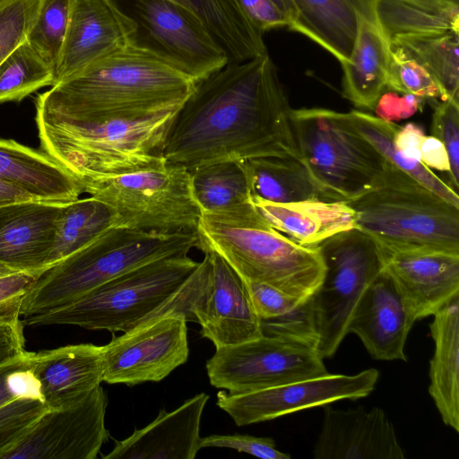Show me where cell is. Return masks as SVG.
Wrapping results in <instances>:
<instances>
[{"mask_svg":"<svg viewBox=\"0 0 459 459\" xmlns=\"http://www.w3.org/2000/svg\"><path fill=\"white\" fill-rule=\"evenodd\" d=\"M291 108L268 52L198 81L169 126L164 157L189 170L221 161L299 160Z\"/></svg>","mask_w":459,"mask_h":459,"instance_id":"cell-1","label":"cell"},{"mask_svg":"<svg viewBox=\"0 0 459 459\" xmlns=\"http://www.w3.org/2000/svg\"><path fill=\"white\" fill-rule=\"evenodd\" d=\"M196 82L128 45L58 82L36 102L78 120H138L179 109Z\"/></svg>","mask_w":459,"mask_h":459,"instance_id":"cell-2","label":"cell"},{"mask_svg":"<svg viewBox=\"0 0 459 459\" xmlns=\"http://www.w3.org/2000/svg\"><path fill=\"white\" fill-rule=\"evenodd\" d=\"M210 271L187 255L163 257L134 267L66 305L24 318L31 326L73 325L89 330L127 332L167 315L195 322L194 310Z\"/></svg>","mask_w":459,"mask_h":459,"instance_id":"cell-3","label":"cell"},{"mask_svg":"<svg viewBox=\"0 0 459 459\" xmlns=\"http://www.w3.org/2000/svg\"><path fill=\"white\" fill-rule=\"evenodd\" d=\"M41 151L83 188L89 181L167 162L164 147L178 110L138 120L91 122L69 117L36 102Z\"/></svg>","mask_w":459,"mask_h":459,"instance_id":"cell-4","label":"cell"},{"mask_svg":"<svg viewBox=\"0 0 459 459\" xmlns=\"http://www.w3.org/2000/svg\"><path fill=\"white\" fill-rule=\"evenodd\" d=\"M198 248L221 255L244 280L307 299L325 264L316 246L306 247L273 229L254 204L230 214L202 212Z\"/></svg>","mask_w":459,"mask_h":459,"instance_id":"cell-5","label":"cell"},{"mask_svg":"<svg viewBox=\"0 0 459 459\" xmlns=\"http://www.w3.org/2000/svg\"><path fill=\"white\" fill-rule=\"evenodd\" d=\"M198 245L196 232L163 234L113 226L45 270L23 300L21 315L28 317L66 305L134 267L188 255Z\"/></svg>","mask_w":459,"mask_h":459,"instance_id":"cell-6","label":"cell"},{"mask_svg":"<svg viewBox=\"0 0 459 459\" xmlns=\"http://www.w3.org/2000/svg\"><path fill=\"white\" fill-rule=\"evenodd\" d=\"M345 203L355 212L356 228L385 252L459 254V207L390 163L377 186Z\"/></svg>","mask_w":459,"mask_h":459,"instance_id":"cell-7","label":"cell"},{"mask_svg":"<svg viewBox=\"0 0 459 459\" xmlns=\"http://www.w3.org/2000/svg\"><path fill=\"white\" fill-rule=\"evenodd\" d=\"M299 161L326 201L347 202L377 186L389 162L351 125L347 113L291 109Z\"/></svg>","mask_w":459,"mask_h":459,"instance_id":"cell-8","label":"cell"},{"mask_svg":"<svg viewBox=\"0 0 459 459\" xmlns=\"http://www.w3.org/2000/svg\"><path fill=\"white\" fill-rule=\"evenodd\" d=\"M104 203L113 226L163 234L196 232L202 210L188 169L165 164L83 185V193Z\"/></svg>","mask_w":459,"mask_h":459,"instance_id":"cell-9","label":"cell"},{"mask_svg":"<svg viewBox=\"0 0 459 459\" xmlns=\"http://www.w3.org/2000/svg\"><path fill=\"white\" fill-rule=\"evenodd\" d=\"M316 247L325 273L310 304L317 335L316 350L326 359L337 351L349 333L361 296L385 267V255L372 237L357 228L339 232Z\"/></svg>","mask_w":459,"mask_h":459,"instance_id":"cell-10","label":"cell"},{"mask_svg":"<svg viewBox=\"0 0 459 459\" xmlns=\"http://www.w3.org/2000/svg\"><path fill=\"white\" fill-rule=\"evenodd\" d=\"M132 25L130 45L198 82L229 64L201 18L173 0H112Z\"/></svg>","mask_w":459,"mask_h":459,"instance_id":"cell-11","label":"cell"},{"mask_svg":"<svg viewBox=\"0 0 459 459\" xmlns=\"http://www.w3.org/2000/svg\"><path fill=\"white\" fill-rule=\"evenodd\" d=\"M323 359L312 346L262 335L217 348L205 367L214 387L243 394L325 375Z\"/></svg>","mask_w":459,"mask_h":459,"instance_id":"cell-12","label":"cell"},{"mask_svg":"<svg viewBox=\"0 0 459 459\" xmlns=\"http://www.w3.org/2000/svg\"><path fill=\"white\" fill-rule=\"evenodd\" d=\"M107 406L99 385L69 406L48 409L0 459H95L110 437Z\"/></svg>","mask_w":459,"mask_h":459,"instance_id":"cell-13","label":"cell"},{"mask_svg":"<svg viewBox=\"0 0 459 459\" xmlns=\"http://www.w3.org/2000/svg\"><path fill=\"white\" fill-rule=\"evenodd\" d=\"M186 322L167 315L114 337L103 346L102 381L135 385L163 380L188 359Z\"/></svg>","mask_w":459,"mask_h":459,"instance_id":"cell-14","label":"cell"},{"mask_svg":"<svg viewBox=\"0 0 459 459\" xmlns=\"http://www.w3.org/2000/svg\"><path fill=\"white\" fill-rule=\"evenodd\" d=\"M379 377L376 368L355 375L331 374L243 394L217 393V405L237 426L273 420L344 399L368 396Z\"/></svg>","mask_w":459,"mask_h":459,"instance_id":"cell-15","label":"cell"},{"mask_svg":"<svg viewBox=\"0 0 459 459\" xmlns=\"http://www.w3.org/2000/svg\"><path fill=\"white\" fill-rule=\"evenodd\" d=\"M203 252L209 256L210 271L194 310L201 335L215 349L261 337L260 319L244 279L216 252Z\"/></svg>","mask_w":459,"mask_h":459,"instance_id":"cell-16","label":"cell"},{"mask_svg":"<svg viewBox=\"0 0 459 459\" xmlns=\"http://www.w3.org/2000/svg\"><path fill=\"white\" fill-rule=\"evenodd\" d=\"M132 30L112 0H71L56 83L130 45Z\"/></svg>","mask_w":459,"mask_h":459,"instance_id":"cell-17","label":"cell"},{"mask_svg":"<svg viewBox=\"0 0 459 459\" xmlns=\"http://www.w3.org/2000/svg\"><path fill=\"white\" fill-rule=\"evenodd\" d=\"M416 322L394 277L385 267L361 296L348 326L376 359L406 361L404 346Z\"/></svg>","mask_w":459,"mask_h":459,"instance_id":"cell-18","label":"cell"},{"mask_svg":"<svg viewBox=\"0 0 459 459\" xmlns=\"http://www.w3.org/2000/svg\"><path fill=\"white\" fill-rule=\"evenodd\" d=\"M316 459H403L393 423L377 407H325L315 444Z\"/></svg>","mask_w":459,"mask_h":459,"instance_id":"cell-19","label":"cell"},{"mask_svg":"<svg viewBox=\"0 0 459 459\" xmlns=\"http://www.w3.org/2000/svg\"><path fill=\"white\" fill-rule=\"evenodd\" d=\"M385 255V267L416 321L433 316L459 294V254L417 250Z\"/></svg>","mask_w":459,"mask_h":459,"instance_id":"cell-20","label":"cell"},{"mask_svg":"<svg viewBox=\"0 0 459 459\" xmlns=\"http://www.w3.org/2000/svg\"><path fill=\"white\" fill-rule=\"evenodd\" d=\"M65 203L30 200L0 206V263L25 272H44Z\"/></svg>","mask_w":459,"mask_h":459,"instance_id":"cell-21","label":"cell"},{"mask_svg":"<svg viewBox=\"0 0 459 459\" xmlns=\"http://www.w3.org/2000/svg\"><path fill=\"white\" fill-rule=\"evenodd\" d=\"M209 399L200 393L172 411L117 441L104 459H194L200 448V424Z\"/></svg>","mask_w":459,"mask_h":459,"instance_id":"cell-22","label":"cell"},{"mask_svg":"<svg viewBox=\"0 0 459 459\" xmlns=\"http://www.w3.org/2000/svg\"><path fill=\"white\" fill-rule=\"evenodd\" d=\"M33 373L48 409L69 406L100 385L103 346L74 344L33 352Z\"/></svg>","mask_w":459,"mask_h":459,"instance_id":"cell-23","label":"cell"},{"mask_svg":"<svg viewBox=\"0 0 459 459\" xmlns=\"http://www.w3.org/2000/svg\"><path fill=\"white\" fill-rule=\"evenodd\" d=\"M390 45L375 15L373 0L358 17L350 58L342 64V95L359 108L374 109L386 89Z\"/></svg>","mask_w":459,"mask_h":459,"instance_id":"cell-24","label":"cell"},{"mask_svg":"<svg viewBox=\"0 0 459 459\" xmlns=\"http://www.w3.org/2000/svg\"><path fill=\"white\" fill-rule=\"evenodd\" d=\"M354 126L393 166L410 175L421 185L459 207L458 193L420 160V146L425 137L421 126L408 123L398 126L369 113H347Z\"/></svg>","mask_w":459,"mask_h":459,"instance_id":"cell-25","label":"cell"},{"mask_svg":"<svg viewBox=\"0 0 459 459\" xmlns=\"http://www.w3.org/2000/svg\"><path fill=\"white\" fill-rule=\"evenodd\" d=\"M261 216L275 230L306 247L356 228L354 210L345 202L304 200L273 203L252 197Z\"/></svg>","mask_w":459,"mask_h":459,"instance_id":"cell-26","label":"cell"},{"mask_svg":"<svg viewBox=\"0 0 459 459\" xmlns=\"http://www.w3.org/2000/svg\"><path fill=\"white\" fill-rule=\"evenodd\" d=\"M0 180L38 200L67 203L83 193L80 182L43 151L0 139Z\"/></svg>","mask_w":459,"mask_h":459,"instance_id":"cell-27","label":"cell"},{"mask_svg":"<svg viewBox=\"0 0 459 459\" xmlns=\"http://www.w3.org/2000/svg\"><path fill=\"white\" fill-rule=\"evenodd\" d=\"M429 392L443 422L459 432V294L433 315Z\"/></svg>","mask_w":459,"mask_h":459,"instance_id":"cell-28","label":"cell"},{"mask_svg":"<svg viewBox=\"0 0 459 459\" xmlns=\"http://www.w3.org/2000/svg\"><path fill=\"white\" fill-rule=\"evenodd\" d=\"M48 410L33 373V352L0 365V454Z\"/></svg>","mask_w":459,"mask_h":459,"instance_id":"cell-29","label":"cell"},{"mask_svg":"<svg viewBox=\"0 0 459 459\" xmlns=\"http://www.w3.org/2000/svg\"><path fill=\"white\" fill-rule=\"evenodd\" d=\"M371 0H291L297 20L290 30L299 32L347 62L355 41L360 10Z\"/></svg>","mask_w":459,"mask_h":459,"instance_id":"cell-30","label":"cell"},{"mask_svg":"<svg viewBox=\"0 0 459 459\" xmlns=\"http://www.w3.org/2000/svg\"><path fill=\"white\" fill-rule=\"evenodd\" d=\"M260 319L263 335L312 346L317 335L310 298L299 299L266 284L244 280Z\"/></svg>","mask_w":459,"mask_h":459,"instance_id":"cell-31","label":"cell"},{"mask_svg":"<svg viewBox=\"0 0 459 459\" xmlns=\"http://www.w3.org/2000/svg\"><path fill=\"white\" fill-rule=\"evenodd\" d=\"M239 163L247 176L252 197L273 203L326 201L298 160L264 157Z\"/></svg>","mask_w":459,"mask_h":459,"instance_id":"cell-32","label":"cell"},{"mask_svg":"<svg viewBox=\"0 0 459 459\" xmlns=\"http://www.w3.org/2000/svg\"><path fill=\"white\" fill-rule=\"evenodd\" d=\"M388 41L431 74L441 100L459 101V31L397 35Z\"/></svg>","mask_w":459,"mask_h":459,"instance_id":"cell-33","label":"cell"},{"mask_svg":"<svg viewBox=\"0 0 459 459\" xmlns=\"http://www.w3.org/2000/svg\"><path fill=\"white\" fill-rule=\"evenodd\" d=\"M192 190L202 212L230 214L252 205L247 176L239 161H221L192 170Z\"/></svg>","mask_w":459,"mask_h":459,"instance_id":"cell-34","label":"cell"},{"mask_svg":"<svg viewBox=\"0 0 459 459\" xmlns=\"http://www.w3.org/2000/svg\"><path fill=\"white\" fill-rule=\"evenodd\" d=\"M111 227L112 213L99 199L90 195L65 203L57 218L48 267L87 246Z\"/></svg>","mask_w":459,"mask_h":459,"instance_id":"cell-35","label":"cell"},{"mask_svg":"<svg viewBox=\"0 0 459 459\" xmlns=\"http://www.w3.org/2000/svg\"><path fill=\"white\" fill-rule=\"evenodd\" d=\"M375 15L386 38L459 31V8L435 10L403 0H373Z\"/></svg>","mask_w":459,"mask_h":459,"instance_id":"cell-36","label":"cell"},{"mask_svg":"<svg viewBox=\"0 0 459 459\" xmlns=\"http://www.w3.org/2000/svg\"><path fill=\"white\" fill-rule=\"evenodd\" d=\"M55 83V71L27 40L0 63V103L21 101L39 89Z\"/></svg>","mask_w":459,"mask_h":459,"instance_id":"cell-37","label":"cell"},{"mask_svg":"<svg viewBox=\"0 0 459 459\" xmlns=\"http://www.w3.org/2000/svg\"><path fill=\"white\" fill-rule=\"evenodd\" d=\"M71 0H42L26 40L55 71L65 39Z\"/></svg>","mask_w":459,"mask_h":459,"instance_id":"cell-38","label":"cell"},{"mask_svg":"<svg viewBox=\"0 0 459 459\" xmlns=\"http://www.w3.org/2000/svg\"><path fill=\"white\" fill-rule=\"evenodd\" d=\"M386 89L420 99L441 98L431 74L402 49L390 47Z\"/></svg>","mask_w":459,"mask_h":459,"instance_id":"cell-39","label":"cell"},{"mask_svg":"<svg viewBox=\"0 0 459 459\" xmlns=\"http://www.w3.org/2000/svg\"><path fill=\"white\" fill-rule=\"evenodd\" d=\"M42 0H0V63L26 40Z\"/></svg>","mask_w":459,"mask_h":459,"instance_id":"cell-40","label":"cell"},{"mask_svg":"<svg viewBox=\"0 0 459 459\" xmlns=\"http://www.w3.org/2000/svg\"><path fill=\"white\" fill-rule=\"evenodd\" d=\"M43 272H25L0 263V325H16L26 296Z\"/></svg>","mask_w":459,"mask_h":459,"instance_id":"cell-41","label":"cell"},{"mask_svg":"<svg viewBox=\"0 0 459 459\" xmlns=\"http://www.w3.org/2000/svg\"><path fill=\"white\" fill-rule=\"evenodd\" d=\"M432 135L445 146L450 169L448 172L452 187H459V101L442 100L434 109L431 122Z\"/></svg>","mask_w":459,"mask_h":459,"instance_id":"cell-42","label":"cell"},{"mask_svg":"<svg viewBox=\"0 0 459 459\" xmlns=\"http://www.w3.org/2000/svg\"><path fill=\"white\" fill-rule=\"evenodd\" d=\"M222 447L237 450L263 459H290L289 454L278 450L271 437L249 435H211L200 439V448Z\"/></svg>","mask_w":459,"mask_h":459,"instance_id":"cell-43","label":"cell"},{"mask_svg":"<svg viewBox=\"0 0 459 459\" xmlns=\"http://www.w3.org/2000/svg\"><path fill=\"white\" fill-rule=\"evenodd\" d=\"M423 99L411 94L400 93L394 91L387 90L381 94L375 112L377 117L392 122L411 117L421 107Z\"/></svg>","mask_w":459,"mask_h":459,"instance_id":"cell-44","label":"cell"},{"mask_svg":"<svg viewBox=\"0 0 459 459\" xmlns=\"http://www.w3.org/2000/svg\"><path fill=\"white\" fill-rule=\"evenodd\" d=\"M240 9L262 33L288 27V21L271 0H237Z\"/></svg>","mask_w":459,"mask_h":459,"instance_id":"cell-45","label":"cell"},{"mask_svg":"<svg viewBox=\"0 0 459 459\" xmlns=\"http://www.w3.org/2000/svg\"><path fill=\"white\" fill-rule=\"evenodd\" d=\"M23 321L16 325H0V365L25 352Z\"/></svg>","mask_w":459,"mask_h":459,"instance_id":"cell-46","label":"cell"},{"mask_svg":"<svg viewBox=\"0 0 459 459\" xmlns=\"http://www.w3.org/2000/svg\"><path fill=\"white\" fill-rule=\"evenodd\" d=\"M420 160L429 169L449 172L450 165L444 144L433 135H425L420 146Z\"/></svg>","mask_w":459,"mask_h":459,"instance_id":"cell-47","label":"cell"},{"mask_svg":"<svg viewBox=\"0 0 459 459\" xmlns=\"http://www.w3.org/2000/svg\"><path fill=\"white\" fill-rule=\"evenodd\" d=\"M196 13L202 21L210 19L221 0H173Z\"/></svg>","mask_w":459,"mask_h":459,"instance_id":"cell-48","label":"cell"},{"mask_svg":"<svg viewBox=\"0 0 459 459\" xmlns=\"http://www.w3.org/2000/svg\"><path fill=\"white\" fill-rule=\"evenodd\" d=\"M38 200L24 190L0 180V206L22 201Z\"/></svg>","mask_w":459,"mask_h":459,"instance_id":"cell-49","label":"cell"},{"mask_svg":"<svg viewBox=\"0 0 459 459\" xmlns=\"http://www.w3.org/2000/svg\"><path fill=\"white\" fill-rule=\"evenodd\" d=\"M416 5L435 9L448 10L459 8V0H403Z\"/></svg>","mask_w":459,"mask_h":459,"instance_id":"cell-50","label":"cell"},{"mask_svg":"<svg viewBox=\"0 0 459 459\" xmlns=\"http://www.w3.org/2000/svg\"><path fill=\"white\" fill-rule=\"evenodd\" d=\"M288 21V28L291 30L297 20V11L291 0H271Z\"/></svg>","mask_w":459,"mask_h":459,"instance_id":"cell-51","label":"cell"}]
</instances>
